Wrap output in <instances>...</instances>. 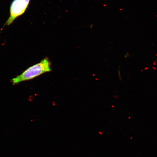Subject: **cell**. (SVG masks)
Wrapping results in <instances>:
<instances>
[{"label":"cell","mask_w":157,"mask_h":157,"mask_svg":"<svg viewBox=\"0 0 157 157\" xmlns=\"http://www.w3.org/2000/svg\"><path fill=\"white\" fill-rule=\"evenodd\" d=\"M52 71L51 63L48 58H45L40 62L30 67L22 73L12 78V84L16 85L23 82L32 80L39 76Z\"/></svg>","instance_id":"cell-1"},{"label":"cell","mask_w":157,"mask_h":157,"mask_svg":"<svg viewBox=\"0 0 157 157\" xmlns=\"http://www.w3.org/2000/svg\"><path fill=\"white\" fill-rule=\"evenodd\" d=\"M31 0H13L10 7V16L5 25H10L20 16L24 14Z\"/></svg>","instance_id":"cell-2"}]
</instances>
